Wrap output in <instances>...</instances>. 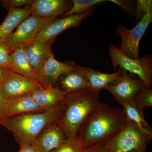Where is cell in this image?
<instances>
[{
    "instance_id": "52a82bcc",
    "label": "cell",
    "mask_w": 152,
    "mask_h": 152,
    "mask_svg": "<svg viewBox=\"0 0 152 152\" xmlns=\"http://www.w3.org/2000/svg\"><path fill=\"white\" fill-rule=\"evenodd\" d=\"M152 21V10L149 11L132 29H129L118 24L116 28V34L121 39L119 49L128 56L134 59L140 58L139 45L142 37Z\"/></svg>"
},
{
    "instance_id": "6da1fadb",
    "label": "cell",
    "mask_w": 152,
    "mask_h": 152,
    "mask_svg": "<svg viewBox=\"0 0 152 152\" xmlns=\"http://www.w3.org/2000/svg\"><path fill=\"white\" fill-rule=\"evenodd\" d=\"M128 121L123 110L101 103L84 120L76 136L85 150L110 138Z\"/></svg>"
},
{
    "instance_id": "e0dca14e",
    "label": "cell",
    "mask_w": 152,
    "mask_h": 152,
    "mask_svg": "<svg viewBox=\"0 0 152 152\" xmlns=\"http://www.w3.org/2000/svg\"><path fill=\"white\" fill-rule=\"evenodd\" d=\"M43 111L30 94L10 98L6 100L7 118L28 113Z\"/></svg>"
},
{
    "instance_id": "44dd1931",
    "label": "cell",
    "mask_w": 152,
    "mask_h": 152,
    "mask_svg": "<svg viewBox=\"0 0 152 152\" xmlns=\"http://www.w3.org/2000/svg\"><path fill=\"white\" fill-rule=\"evenodd\" d=\"M123 113L129 121L138 126L143 132L152 137V129L147 122L144 116V110L140 108L133 102L123 104Z\"/></svg>"
},
{
    "instance_id": "d4e9b609",
    "label": "cell",
    "mask_w": 152,
    "mask_h": 152,
    "mask_svg": "<svg viewBox=\"0 0 152 152\" xmlns=\"http://www.w3.org/2000/svg\"><path fill=\"white\" fill-rule=\"evenodd\" d=\"M152 10L151 0H138L137 2L135 12L136 19L137 21H140L148 12Z\"/></svg>"
},
{
    "instance_id": "ffe728a7",
    "label": "cell",
    "mask_w": 152,
    "mask_h": 152,
    "mask_svg": "<svg viewBox=\"0 0 152 152\" xmlns=\"http://www.w3.org/2000/svg\"><path fill=\"white\" fill-rule=\"evenodd\" d=\"M59 79L61 88L69 93L89 89L86 78L77 69L62 75Z\"/></svg>"
},
{
    "instance_id": "3957f363",
    "label": "cell",
    "mask_w": 152,
    "mask_h": 152,
    "mask_svg": "<svg viewBox=\"0 0 152 152\" xmlns=\"http://www.w3.org/2000/svg\"><path fill=\"white\" fill-rule=\"evenodd\" d=\"M61 108V102L46 110L8 117L2 126L13 133L20 147L31 145L44 128L57 121Z\"/></svg>"
},
{
    "instance_id": "30bf717a",
    "label": "cell",
    "mask_w": 152,
    "mask_h": 152,
    "mask_svg": "<svg viewBox=\"0 0 152 152\" xmlns=\"http://www.w3.org/2000/svg\"><path fill=\"white\" fill-rule=\"evenodd\" d=\"M45 87L37 81L11 71L5 81L0 86V92L6 100L22 95L29 94Z\"/></svg>"
},
{
    "instance_id": "7c38bea8",
    "label": "cell",
    "mask_w": 152,
    "mask_h": 152,
    "mask_svg": "<svg viewBox=\"0 0 152 152\" xmlns=\"http://www.w3.org/2000/svg\"><path fill=\"white\" fill-rule=\"evenodd\" d=\"M67 138L62 128L55 121L44 128L31 146L40 152H50L59 147Z\"/></svg>"
},
{
    "instance_id": "4316f807",
    "label": "cell",
    "mask_w": 152,
    "mask_h": 152,
    "mask_svg": "<svg viewBox=\"0 0 152 152\" xmlns=\"http://www.w3.org/2000/svg\"><path fill=\"white\" fill-rule=\"evenodd\" d=\"M32 0H8L1 1L3 5L9 9L18 8L22 6L31 5Z\"/></svg>"
},
{
    "instance_id": "8992f818",
    "label": "cell",
    "mask_w": 152,
    "mask_h": 152,
    "mask_svg": "<svg viewBox=\"0 0 152 152\" xmlns=\"http://www.w3.org/2000/svg\"><path fill=\"white\" fill-rule=\"evenodd\" d=\"M56 18L30 15L18 26L16 30L6 39L4 43L9 52L20 47L24 48L35 39L44 26Z\"/></svg>"
},
{
    "instance_id": "8fae6325",
    "label": "cell",
    "mask_w": 152,
    "mask_h": 152,
    "mask_svg": "<svg viewBox=\"0 0 152 152\" xmlns=\"http://www.w3.org/2000/svg\"><path fill=\"white\" fill-rule=\"evenodd\" d=\"M77 66L73 61H58L52 54L37 74V81L45 86H54L61 76L76 70Z\"/></svg>"
},
{
    "instance_id": "277c9868",
    "label": "cell",
    "mask_w": 152,
    "mask_h": 152,
    "mask_svg": "<svg viewBox=\"0 0 152 152\" xmlns=\"http://www.w3.org/2000/svg\"><path fill=\"white\" fill-rule=\"evenodd\" d=\"M109 54L114 71L119 66L130 73L137 75L143 82L147 88H151L152 85V58L149 55L139 59L128 56L114 45L110 47Z\"/></svg>"
},
{
    "instance_id": "d6986e66",
    "label": "cell",
    "mask_w": 152,
    "mask_h": 152,
    "mask_svg": "<svg viewBox=\"0 0 152 152\" xmlns=\"http://www.w3.org/2000/svg\"><path fill=\"white\" fill-rule=\"evenodd\" d=\"M10 53L12 71L37 81V75L30 65L24 48L20 47L14 49L10 52Z\"/></svg>"
},
{
    "instance_id": "4fadbf2b",
    "label": "cell",
    "mask_w": 152,
    "mask_h": 152,
    "mask_svg": "<svg viewBox=\"0 0 152 152\" xmlns=\"http://www.w3.org/2000/svg\"><path fill=\"white\" fill-rule=\"evenodd\" d=\"M71 2L66 0H32L31 15L54 18L64 15L71 8Z\"/></svg>"
},
{
    "instance_id": "1f68e13d",
    "label": "cell",
    "mask_w": 152,
    "mask_h": 152,
    "mask_svg": "<svg viewBox=\"0 0 152 152\" xmlns=\"http://www.w3.org/2000/svg\"><path fill=\"white\" fill-rule=\"evenodd\" d=\"M18 152H40L33 148L32 146H24L20 147V149Z\"/></svg>"
},
{
    "instance_id": "d6a6232c",
    "label": "cell",
    "mask_w": 152,
    "mask_h": 152,
    "mask_svg": "<svg viewBox=\"0 0 152 152\" xmlns=\"http://www.w3.org/2000/svg\"><path fill=\"white\" fill-rule=\"evenodd\" d=\"M147 145H145L139 148V149L136 150L135 151L133 152H145V151L146 149Z\"/></svg>"
},
{
    "instance_id": "cb8c5ba5",
    "label": "cell",
    "mask_w": 152,
    "mask_h": 152,
    "mask_svg": "<svg viewBox=\"0 0 152 152\" xmlns=\"http://www.w3.org/2000/svg\"><path fill=\"white\" fill-rule=\"evenodd\" d=\"M133 102L143 110L145 107H152V89L145 88L140 91L136 95Z\"/></svg>"
},
{
    "instance_id": "9c48e42d",
    "label": "cell",
    "mask_w": 152,
    "mask_h": 152,
    "mask_svg": "<svg viewBox=\"0 0 152 152\" xmlns=\"http://www.w3.org/2000/svg\"><path fill=\"white\" fill-rule=\"evenodd\" d=\"M96 7V6L80 15L63 17L48 23L38 33L35 39L43 42L55 40L58 35L65 30L80 26L84 19L94 12Z\"/></svg>"
},
{
    "instance_id": "f1b7e54d",
    "label": "cell",
    "mask_w": 152,
    "mask_h": 152,
    "mask_svg": "<svg viewBox=\"0 0 152 152\" xmlns=\"http://www.w3.org/2000/svg\"><path fill=\"white\" fill-rule=\"evenodd\" d=\"M84 152H110L108 148L107 140L85 150Z\"/></svg>"
},
{
    "instance_id": "4dcf8cb0",
    "label": "cell",
    "mask_w": 152,
    "mask_h": 152,
    "mask_svg": "<svg viewBox=\"0 0 152 152\" xmlns=\"http://www.w3.org/2000/svg\"><path fill=\"white\" fill-rule=\"evenodd\" d=\"M11 71L0 68V86L5 81Z\"/></svg>"
},
{
    "instance_id": "5b68a950",
    "label": "cell",
    "mask_w": 152,
    "mask_h": 152,
    "mask_svg": "<svg viewBox=\"0 0 152 152\" xmlns=\"http://www.w3.org/2000/svg\"><path fill=\"white\" fill-rule=\"evenodd\" d=\"M152 137L138 126L129 121L124 127L107 140L110 152H133L148 145Z\"/></svg>"
},
{
    "instance_id": "603a6c76",
    "label": "cell",
    "mask_w": 152,
    "mask_h": 152,
    "mask_svg": "<svg viewBox=\"0 0 152 152\" xmlns=\"http://www.w3.org/2000/svg\"><path fill=\"white\" fill-rule=\"evenodd\" d=\"M84 150L77 136L68 137L59 147L50 152H84Z\"/></svg>"
},
{
    "instance_id": "484cf974",
    "label": "cell",
    "mask_w": 152,
    "mask_h": 152,
    "mask_svg": "<svg viewBox=\"0 0 152 152\" xmlns=\"http://www.w3.org/2000/svg\"><path fill=\"white\" fill-rule=\"evenodd\" d=\"M0 68L12 71V62L10 52L4 42H0Z\"/></svg>"
},
{
    "instance_id": "ba28073f",
    "label": "cell",
    "mask_w": 152,
    "mask_h": 152,
    "mask_svg": "<svg viewBox=\"0 0 152 152\" xmlns=\"http://www.w3.org/2000/svg\"><path fill=\"white\" fill-rule=\"evenodd\" d=\"M146 88L143 82L134 74L125 71L121 77L107 88L114 99L122 105L133 102L140 91Z\"/></svg>"
},
{
    "instance_id": "7402d4cb",
    "label": "cell",
    "mask_w": 152,
    "mask_h": 152,
    "mask_svg": "<svg viewBox=\"0 0 152 152\" xmlns=\"http://www.w3.org/2000/svg\"><path fill=\"white\" fill-rule=\"evenodd\" d=\"M106 1V0H73L72 1V6L64 14L63 17L83 13Z\"/></svg>"
},
{
    "instance_id": "5bb4252c",
    "label": "cell",
    "mask_w": 152,
    "mask_h": 152,
    "mask_svg": "<svg viewBox=\"0 0 152 152\" xmlns=\"http://www.w3.org/2000/svg\"><path fill=\"white\" fill-rule=\"evenodd\" d=\"M77 69L86 78L88 85V88L99 92L106 90L110 85L120 78L125 72V70L119 68L116 72L107 74L95 71L90 68L78 66Z\"/></svg>"
},
{
    "instance_id": "7a4b0ae2",
    "label": "cell",
    "mask_w": 152,
    "mask_h": 152,
    "mask_svg": "<svg viewBox=\"0 0 152 152\" xmlns=\"http://www.w3.org/2000/svg\"><path fill=\"white\" fill-rule=\"evenodd\" d=\"M100 104L98 91L86 89L68 93L61 102V110L56 121L68 138L76 136L84 120Z\"/></svg>"
},
{
    "instance_id": "ac0fdd59",
    "label": "cell",
    "mask_w": 152,
    "mask_h": 152,
    "mask_svg": "<svg viewBox=\"0 0 152 152\" xmlns=\"http://www.w3.org/2000/svg\"><path fill=\"white\" fill-rule=\"evenodd\" d=\"M31 15V5L23 8L9 9L8 14L0 25V42H4L23 21Z\"/></svg>"
},
{
    "instance_id": "9a60e30c",
    "label": "cell",
    "mask_w": 152,
    "mask_h": 152,
    "mask_svg": "<svg viewBox=\"0 0 152 152\" xmlns=\"http://www.w3.org/2000/svg\"><path fill=\"white\" fill-rule=\"evenodd\" d=\"M54 41L40 42L35 39L25 47L26 55L36 75L45 62L53 54L51 48Z\"/></svg>"
},
{
    "instance_id": "83f0119b",
    "label": "cell",
    "mask_w": 152,
    "mask_h": 152,
    "mask_svg": "<svg viewBox=\"0 0 152 152\" xmlns=\"http://www.w3.org/2000/svg\"><path fill=\"white\" fill-rule=\"evenodd\" d=\"M109 1L117 4L127 12H131L134 11L135 14L136 8L132 1H118V0H110Z\"/></svg>"
},
{
    "instance_id": "2e32d148",
    "label": "cell",
    "mask_w": 152,
    "mask_h": 152,
    "mask_svg": "<svg viewBox=\"0 0 152 152\" xmlns=\"http://www.w3.org/2000/svg\"><path fill=\"white\" fill-rule=\"evenodd\" d=\"M68 93L59 87L50 86L38 88L30 94L42 111H45L61 102Z\"/></svg>"
},
{
    "instance_id": "f546056e",
    "label": "cell",
    "mask_w": 152,
    "mask_h": 152,
    "mask_svg": "<svg viewBox=\"0 0 152 152\" xmlns=\"http://www.w3.org/2000/svg\"><path fill=\"white\" fill-rule=\"evenodd\" d=\"M6 100L0 92V125H2L7 118L5 114Z\"/></svg>"
}]
</instances>
